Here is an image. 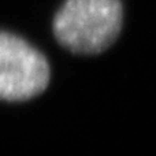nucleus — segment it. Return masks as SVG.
Returning <instances> with one entry per match:
<instances>
[{"label": "nucleus", "instance_id": "f257e3e1", "mask_svg": "<svg viewBox=\"0 0 156 156\" xmlns=\"http://www.w3.org/2000/svg\"><path fill=\"white\" fill-rule=\"evenodd\" d=\"M123 23L121 0H66L54 16L52 29L66 49L96 55L110 48Z\"/></svg>", "mask_w": 156, "mask_h": 156}, {"label": "nucleus", "instance_id": "f03ea898", "mask_svg": "<svg viewBox=\"0 0 156 156\" xmlns=\"http://www.w3.org/2000/svg\"><path fill=\"white\" fill-rule=\"evenodd\" d=\"M47 58L16 34L0 30V100L26 101L47 89Z\"/></svg>", "mask_w": 156, "mask_h": 156}]
</instances>
